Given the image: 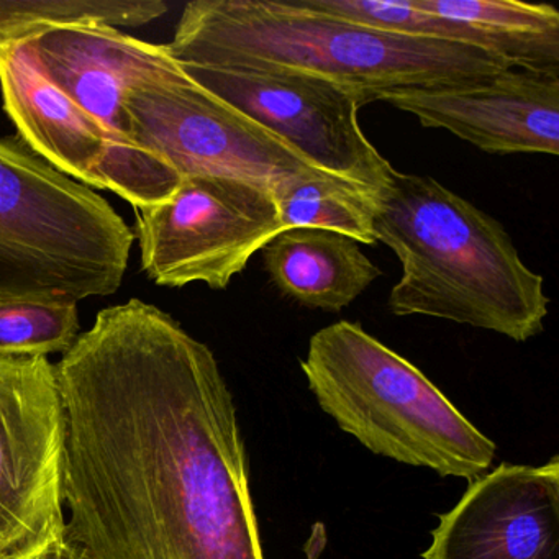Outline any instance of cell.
<instances>
[{"instance_id": "8fae6325", "label": "cell", "mask_w": 559, "mask_h": 559, "mask_svg": "<svg viewBox=\"0 0 559 559\" xmlns=\"http://www.w3.org/2000/svg\"><path fill=\"white\" fill-rule=\"evenodd\" d=\"M379 100L490 155L559 153L555 74L513 68L480 80L399 90Z\"/></svg>"}, {"instance_id": "d6986e66", "label": "cell", "mask_w": 559, "mask_h": 559, "mask_svg": "<svg viewBox=\"0 0 559 559\" xmlns=\"http://www.w3.org/2000/svg\"><path fill=\"white\" fill-rule=\"evenodd\" d=\"M304 8L385 34L473 45L496 51L469 25L431 14L418 0H299ZM497 55V53H496ZM502 58V57H500Z\"/></svg>"}, {"instance_id": "ba28073f", "label": "cell", "mask_w": 559, "mask_h": 559, "mask_svg": "<svg viewBox=\"0 0 559 559\" xmlns=\"http://www.w3.org/2000/svg\"><path fill=\"white\" fill-rule=\"evenodd\" d=\"M283 230L273 189L227 176H185L165 202L136 209L142 270L173 289H227Z\"/></svg>"}, {"instance_id": "7a4b0ae2", "label": "cell", "mask_w": 559, "mask_h": 559, "mask_svg": "<svg viewBox=\"0 0 559 559\" xmlns=\"http://www.w3.org/2000/svg\"><path fill=\"white\" fill-rule=\"evenodd\" d=\"M166 47L179 64L307 74L353 91L366 104L399 90L513 70L484 48L372 31L310 11L299 0H195Z\"/></svg>"}, {"instance_id": "30bf717a", "label": "cell", "mask_w": 559, "mask_h": 559, "mask_svg": "<svg viewBox=\"0 0 559 559\" xmlns=\"http://www.w3.org/2000/svg\"><path fill=\"white\" fill-rule=\"evenodd\" d=\"M202 90L250 117L323 175L378 202L395 169L359 126L366 100L329 81L287 71L181 64Z\"/></svg>"}, {"instance_id": "5bb4252c", "label": "cell", "mask_w": 559, "mask_h": 559, "mask_svg": "<svg viewBox=\"0 0 559 559\" xmlns=\"http://www.w3.org/2000/svg\"><path fill=\"white\" fill-rule=\"evenodd\" d=\"M261 253L273 286L307 309L340 312L382 274L358 241L317 228L283 230Z\"/></svg>"}, {"instance_id": "ffe728a7", "label": "cell", "mask_w": 559, "mask_h": 559, "mask_svg": "<svg viewBox=\"0 0 559 559\" xmlns=\"http://www.w3.org/2000/svg\"><path fill=\"white\" fill-rule=\"evenodd\" d=\"M0 559L9 558L0 556ZM27 559H83V556H81L80 549H78L76 546H74L73 543L64 536L63 539L53 543L50 548L45 549L40 555Z\"/></svg>"}, {"instance_id": "6da1fadb", "label": "cell", "mask_w": 559, "mask_h": 559, "mask_svg": "<svg viewBox=\"0 0 559 559\" xmlns=\"http://www.w3.org/2000/svg\"><path fill=\"white\" fill-rule=\"evenodd\" d=\"M57 374L83 559H264L234 395L205 343L130 299L97 313Z\"/></svg>"}, {"instance_id": "3957f363", "label": "cell", "mask_w": 559, "mask_h": 559, "mask_svg": "<svg viewBox=\"0 0 559 559\" xmlns=\"http://www.w3.org/2000/svg\"><path fill=\"white\" fill-rule=\"evenodd\" d=\"M376 241L402 264L389 294L394 316H425L526 342L545 329V281L506 228L430 176L395 169L379 195Z\"/></svg>"}, {"instance_id": "277c9868", "label": "cell", "mask_w": 559, "mask_h": 559, "mask_svg": "<svg viewBox=\"0 0 559 559\" xmlns=\"http://www.w3.org/2000/svg\"><path fill=\"white\" fill-rule=\"evenodd\" d=\"M300 366L322 411L379 456L471 480L496 457V443L420 369L359 323L319 330Z\"/></svg>"}, {"instance_id": "e0dca14e", "label": "cell", "mask_w": 559, "mask_h": 559, "mask_svg": "<svg viewBox=\"0 0 559 559\" xmlns=\"http://www.w3.org/2000/svg\"><path fill=\"white\" fill-rule=\"evenodd\" d=\"M166 11L162 0H0V47L60 25L139 28Z\"/></svg>"}, {"instance_id": "4fadbf2b", "label": "cell", "mask_w": 559, "mask_h": 559, "mask_svg": "<svg viewBox=\"0 0 559 559\" xmlns=\"http://www.w3.org/2000/svg\"><path fill=\"white\" fill-rule=\"evenodd\" d=\"M0 91L19 139L35 155L87 188L110 191L106 133L45 78L22 41L0 47Z\"/></svg>"}, {"instance_id": "ac0fdd59", "label": "cell", "mask_w": 559, "mask_h": 559, "mask_svg": "<svg viewBox=\"0 0 559 559\" xmlns=\"http://www.w3.org/2000/svg\"><path fill=\"white\" fill-rule=\"evenodd\" d=\"M80 330V312L74 300L0 296V356L64 355L81 335Z\"/></svg>"}, {"instance_id": "9c48e42d", "label": "cell", "mask_w": 559, "mask_h": 559, "mask_svg": "<svg viewBox=\"0 0 559 559\" xmlns=\"http://www.w3.org/2000/svg\"><path fill=\"white\" fill-rule=\"evenodd\" d=\"M63 466L57 365L0 356V556L34 558L67 536Z\"/></svg>"}, {"instance_id": "52a82bcc", "label": "cell", "mask_w": 559, "mask_h": 559, "mask_svg": "<svg viewBox=\"0 0 559 559\" xmlns=\"http://www.w3.org/2000/svg\"><path fill=\"white\" fill-rule=\"evenodd\" d=\"M126 109L135 145L181 178L227 176L276 191L293 181L329 176L274 133L198 86L178 61L133 84Z\"/></svg>"}, {"instance_id": "8992f818", "label": "cell", "mask_w": 559, "mask_h": 559, "mask_svg": "<svg viewBox=\"0 0 559 559\" xmlns=\"http://www.w3.org/2000/svg\"><path fill=\"white\" fill-rule=\"evenodd\" d=\"M21 41L45 78L106 133L110 191L135 209L165 202L182 178L135 145L126 96L143 78L176 63L168 47L106 25L48 27Z\"/></svg>"}, {"instance_id": "2e32d148", "label": "cell", "mask_w": 559, "mask_h": 559, "mask_svg": "<svg viewBox=\"0 0 559 559\" xmlns=\"http://www.w3.org/2000/svg\"><path fill=\"white\" fill-rule=\"evenodd\" d=\"M284 230L335 231L362 245H374L376 199L340 179H300L274 191Z\"/></svg>"}, {"instance_id": "5b68a950", "label": "cell", "mask_w": 559, "mask_h": 559, "mask_svg": "<svg viewBox=\"0 0 559 559\" xmlns=\"http://www.w3.org/2000/svg\"><path fill=\"white\" fill-rule=\"evenodd\" d=\"M132 228L17 135L0 139V296L81 300L122 286Z\"/></svg>"}, {"instance_id": "7c38bea8", "label": "cell", "mask_w": 559, "mask_h": 559, "mask_svg": "<svg viewBox=\"0 0 559 559\" xmlns=\"http://www.w3.org/2000/svg\"><path fill=\"white\" fill-rule=\"evenodd\" d=\"M424 559H559V460L502 463L440 516Z\"/></svg>"}, {"instance_id": "9a60e30c", "label": "cell", "mask_w": 559, "mask_h": 559, "mask_svg": "<svg viewBox=\"0 0 559 559\" xmlns=\"http://www.w3.org/2000/svg\"><path fill=\"white\" fill-rule=\"evenodd\" d=\"M431 14L469 25L516 70L559 76V12L519 0H418Z\"/></svg>"}]
</instances>
